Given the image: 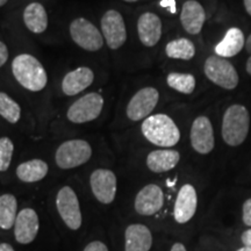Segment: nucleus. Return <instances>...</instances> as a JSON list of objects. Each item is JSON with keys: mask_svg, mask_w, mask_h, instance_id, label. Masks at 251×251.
I'll use <instances>...</instances> for the list:
<instances>
[{"mask_svg": "<svg viewBox=\"0 0 251 251\" xmlns=\"http://www.w3.org/2000/svg\"><path fill=\"white\" fill-rule=\"evenodd\" d=\"M12 72L18 83L31 92H40L48 83L46 69L33 55H18L12 62Z\"/></svg>", "mask_w": 251, "mask_h": 251, "instance_id": "1", "label": "nucleus"}, {"mask_svg": "<svg viewBox=\"0 0 251 251\" xmlns=\"http://www.w3.org/2000/svg\"><path fill=\"white\" fill-rule=\"evenodd\" d=\"M141 130L150 143L162 148H171L180 140L179 128L166 114H155L144 119Z\"/></svg>", "mask_w": 251, "mask_h": 251, "instance_id": "2", "label": "nucleus"}, {"mask_svg": "<svg viewBox=\"0 0 251 251\" xmlns=\"http://www.w3.org/2000/svg\"><path fill=\"white\" fill-rule=\"evenodd\" d=\"M250 129V115L246 106L231 105L222 119V139L228 146L237 147L246 141Z\"/></svg>", "mask_w": 251, "mask_h": 251, "instance_id": "3", "label": "nucleus"}, {"mask_svg": "<svg viewBox=\"0 0 251 251\" xmlns=\"http://www.w3.org/2000/svg\"><path fill=\"white\" fill-rule=\"evenodd\" d=\"M92 156V148L85 140H69L56 150L55 161L63 170L75 169L85 164Z\"/></svg>", "mask_w": 251, "mask_h": 251, "instance_id": "4", "label": "nucleus"}, {"mask_svg": "<svg viewBox=\"0 0 251 251\" xmlns=\"http://www.w3.org/2000/svg\"><path fill=\"white\" fill-rule=\"evenodd\" d=\"M206 77L212 83L225 90H234L238 85V74L234 65L227 58L212 55L206 59L203 65Z\"/></svg>", "mask_w": 251, "mask_h": 251, "instance_id": "5", "label": "nucleus"}, {"mask_svg": "<svg viewBox=\"0 0 251 251\" xmlns=\"http://www.w3.org/2000/svg\"><path fill=\"white\" fill-rule=\"evenodd\" d=\"M102 108L103 98L101 94L91 92L72 103L68 109L67 117L72 124H86L99 118Z\"/></svg>", "mask_w": 251, "mask_h": 251, "instance_id": "6", "label": "nucleus"}, {"mask_svg": "<svg viewBox=\"0 0 251 251\" xmlns=\"http://www.w3.org/2000/svg\"><path fill=\"white\" fill-rule=\"evenodd\" d=\"M71 39L86 51H98L103 46V36L98 28L85 18H77L70 24Z\"/></svg>", "mask_w": 251, "mask_h": 251, "instance_id": "7", "label": "nucleus"}, {"mask_svg": "<svg viewBox=\"0 0 251 251\" xmlns=\"http://www.w3.org/2000/svg\"><path fill=\"white\" fill-rule=\"evenodd\" d=\"M56 207L68 228L77 230L81 226V212L76 192L70 186H64L58 191L56 197Z\"/></svg>", "mask_w": 251, "mask_h": 251, "instance_id": "8", "label": "nucleus"}, {"mask_svg": "<svg viewBox=\"0 0 251 251\" xmlns=\"http://www.w3.org/2000/svg\"><path fill=\"white\" fill-rule=\"evenodd\" d=\"M159 99V93L155 87H143L134 94L133 98L128 102L126 114L131 121L144 120L150 117L157 106Z\"/></svg>", "mask_w": 251, "mask_h": 251, "instance_id": "9", "label": "nucleus"}, {"mask_svg": "<svg viewBox=\"0 0 251 251\" xmlns=\"http://www.w3.org/2000/svg\"><path fill=\"white\" fill-rule=\"evenodd\" d=\"M101 34L111 49H119L126 43L127 30L122 15L115 9H109L101 18Z\"/></svg>", "mask_w": 251, "mask_h": 251, "instance_id": "10", "label": "nucleus"}, {"mask_svg": "<svg viewBox=\"0 0 251 251\" xmlns=\"http://www.w3.org/2000/svg\"><path fill=\"white\" fill-rule=\"evenodd\" d=\"M117 176L108 169L94 170L90 177L91 190L99 202L112 203L117 194Z\"/></svg>", "mask_w": 251, "mask_h": 251, "instance_id": "11", "label": "nucleus"}, {"mask_svg": "<svg viewBox=\"0 0 251 251\" xmlns=\"http://www.w3.org/2000/svg\"><path fill=\"white\" fill-rule=\"evenodd\" d=\"M191 146L198 153L207 155L214 149L215 139L212 122L207 117H198L193 121L190 133Z\"/></svg>", "mask_w": 251, "mask_h": 251, "instance_id": "12", "label": "nucleus"}, {"mask_svg": "<svg viewBox=\"0 0 251 251\" xmlns=\"http://www.w3.org/2000/svg\"><path fill=\"white\" fill-rule=\"evenodd\" d=\"M164 205V193L158 185L149 184L144 186L135 198V211L140 215L150 216L156 214Z\"/></svg>", "mask_w": 251, "mask_h": 251, "instance_id": "13", "label": "nucleus"}, {"mask_svg": "<svg viewBox=\"0 0 251 251\" xmlns=\"http://www.w3.org/2000/svg\"><path fill=\"white\" fill-rule=\"evenodd\" d=\"M40 221L37 213L31 208H25L18 213L14 225L15 240L20 244H29L39 233Z\"/></svg>", "mask_w": 251, "mask_h": 251, "instance_id": "14", "label": "nucleus"}, {"mask_svg": "<svg viewBox=\"0 0 251 251\" xmlns=\"http://www.w3.org/2000/svg\"><path fill=\"white\" fill-rule=\"evenodd\" d=\"M198 196L197 191L191 184H185L178 192L176 199L174 216L176 222L183 225L190 221L197 212Z\"/></svg>", "mask_w": 251, "mask_h": 251, "instance_id": "15", "label": "nucleus"}, {"mask_svg": "<svg viewBox=\"0 0 251 251\" xmlns=\"http://www.w3.org/2000/svg\"><path fill=\"white\" fill-rule=\"evenodd\" d=\"M137 34L143 46L153 47L162 37V21L151 12H146L137 20Z\"/></svg>", "mask_w": 251, "mask_h": 251, "instance_id": "16", "label": "nucleus"}, {"mask_svg": "<svg viewBox=\"0 0 251 251\" xmlns=\"http://www.w3.org/2000/svg\"><path fill=\"white\" fill-rule=\"evenodd\" d=\"M206 20V13L202 5L197 0H187L184 2L180 12V23L185 31L191 35H197L201 31Z\"/></svg>", "mask_w": 251, "mask_h": 251, "instance_id": "17", "label": "nucleus"}, {"mask_svg": "<svg viewBox=\"0 0 251 251\" xmlns=\"http://www.w3.org/2000/svg\"><path fill=\"white\" fill-rule=\"evenodd\" d=\"M94 74L90 68L81 67L65 75L62 80V91L65 96L72 97L83 92L92 85Z\"/></svg>", "mask_w": 251, "mask_h": 251, "instance_id": "18", "label": "nucleus"}, {"mask_svg": "<svg viewBox=\"0 0 251 251\" xmlns=\"http://www.w3.org/2000/svg\"><path fill=\"white\" fill-rule=\"evenodd\" d=\"M152 246V235L144 225H130L125 233L126 251H149Z\"/></svg>", "mask_w": 251, "mask_h": 251, "instance_id": "19", "label": "nucleus"}, {"mask_svg": "<svg viewBox=\"0 0 251 251\" xmlns=\"http://www.w3.org/2000/svg\"><path fill=\"white\" fill-rule=\"evenodd\" d=\"M180 155L177 150L159 149L153 150L147 157V166L155 174H163L175 169L179 163Z\"/></svg>", "mask_w": 251, "mask_h": 251, "instance_id": "20", "label": "nucleus"}, {"mask_svg": "<svg viewBox=\"0 0 251 251\" xmlns=\"http://www.w3.org/2000/svg\"><path fill=\"white\" fill-rule=\"evenodd\" d=\"M246 46L243 31L240 28H230L224 39H222L215 47V54L224 58H230L236 56L243 47Z\"/></svg>", "mask_w": 251, "mask_h": 251, "instance_id": "21", "label": "nucleus"}, {"mask_svg": "<svg viewBox=\"0 0 251 251\" xmlns=\"http://www.w3.org/2000/svg\"><path fill=\"white\" fill-rule=\"evenodd\" d=\"M24 23L34 34H41L48 27V14L45 6L40 2H31L24 11Z\"/></svg>", "mask_w": 251, "mask_h": 251, "instance_id": "22", "label": "nucleus"}, {"mask_svg": "<svg viewBox=\"0 0 251 251\" xmlns=\"http://www.w3.org/2000/svg\"><path fill=\"white\" fill-rule=\"evenodd\" d=\"M48 164L42 159H30L21 163L17 169L18 178L24 183H36L48 174Z\"/></svg>", "mask_w": 251, "mask_h": 251, "instance_id": "23", "label": "nucleus"}, {"mask_svg": "<svg viewBox=\"0 0 251 251\" xmlns=\"http://www.w3.org/2000/svg\"><path fill=\"white\" fill-rule=\"evenodd\" d=\"M165 54L168 57L174 59L190 61L196 55V46L191 40L180 37V39L170 41L166 45Z\"/></svg>", "mask_w": 251, "mask_h": 251, "instance_id": "24", "label": "nucleus"}, {"mask_svg": "<svg viewBox=\"0 0 251 251\" xmlns=\"http://www.w3.org/2000/svg\"><path fill=\"white\" fill-rule=\"evenodd\" d=\"M18 202L13 194L0 196V228L8 230L15 225Z\"/></svg>", "mask_w": 251, "mask_h": 251, "instance_id": "25", "label": "nucleus"}, {"mask_svg": "<svg viewBox=\"0 0 251 251\" xmlns=\"http://www.w3.org/2000/svg\"><path fill=\"white\" fill-rule=\"evenodd\" d=\"M168 85L183 94H191L196 89V78L191 74H181V72H171L166 77Z\"/></svg>", "mask_w": 251, "mask_h": 251, "instance_id": "26", "label": "nucleus"}, {"mask_svg": "<svg viewBox=\"0 0 251 251\" xmlns=\"http://www.w3.org/2000/svg\"><path fill=\"white\" fill-rule=\"evenodd\" d=\"M0 117L9 124H17L21 118V107L8 94L0 92Z\"/></svg>", "mask_w": 251, "mask_h": 251, "instance_id": "27", "label": "nucleus"}, {"mask_svg": "<svg viewBox=\"0 0 251 251\" xmlns=\"http://www.w3.org/2000/svg\"><path fill=\"white\" fill-rule=\"evenodd\" d=\"M14 144L8 137L0 139V172L8 170L11 165L12 157H13Z\"/></svg>", "mask_w": 251, "mask_h": 251, "instance_id": "28", "label": "nucleus"}, {"mask_svg": "<svg viewBox=\"0 0 251 251\" xmlns=\"http://www.w3.org/2000/svg\"><path fill=\"white\" fill-rule=\"evenodd\" d=\"M244 225L251 227V198L244 201L243 203V215H242Z\"/></svg>", "mask_w": 251, "mask_h": 251, "instance_id": "29", "label": "nucleus"}, {"mask_svg": "<svg viewBox=\"0 0 251 251\" xmlns=\"http://www.w3.org/2000/svg\"><path fill=\"white\" fill-rule=\"evenodd\" d=\"M84 251H108V248L100 241H93V242L87 244Z\"/></svg>", "mask_w": 251, "mask_h": 251, "instance_id": "30", "label": "nucleus"}, {"mask_svg": "<svg viewBox=\"0 0 251 251\" xmlns=\"http://www.w3.org/2000/svg\"><path fill=\"white\" fill-rule=\"evenodd\" d=\"M7 59H8L7 46H6L4 42H1V41H0V68H1L2 65L7 62Z\"/></svg>", "mask_w": 251, "mask_h": 251, "instance_id": "31", "label": "nucleus"}, {"mask_svg": "<svg viewBox=\"0 0 251 251\" xmlns=\"http://www.w3.org/2000/svg\"><path fill=\"white\" fill-rule=\"evenodd\" d=\"M241 241H242L244 247L251 249V228L247 229V230L244 231V233L242 234V236H241Z\"/></svg>", "mask_w": 251, "mask_h": 251, "instance_id": "32", "label": "nucleus"}, {"mask_svg": "<svg viewBox=\"0 0 251 251\" xmlns=\"http://www.w3.org/2000/svg\"><path fill=\"white\" fill-rule=\"evenodd\" d=\"M170 251H186V248H185L183 243H175Z\"/></svg>", "mask_w": 251, "mask_h": 251, "instance_id": "33", "label": "nucleus"}, {"mask_svg": "<svg viewBox=\"0 0 251 251\" xmlns=\"http://www.w3.org/2000/svg\"><path fill=\"white\" fill-rule=\"evenodd\" d=\"M0 251H14V249L8 243H1L0 244Z\"/></svg>", "mask_w": 251, "mask_h": 251, "instance_id": "34", "label": "nucleus"}, {"mask_svg": "<svg viewBox=\"0 0 251 251\" xmlns=\"http://www.w3.org/2000/svg\"><path fill=\"white\" fill-rule=\"evenodd\" d=\"M244 1V7H246L247 13L251 17V0H243Z\"/></svg>", "mask_w": 251, "mask_h": 251, "instance_id": "35", "label": "nucleus"}, {"mask_svg": "<svg viewBox=\"0 0 251 251\" xmlns=\"http://www.w3.org/2000/svg\"><path fill=\"white\" fill-rule=\"evenodd\" d=\"M244 48H246L247 52H249V54L251 55V34L246 41V46H244Z\"/></svg>", "mask_w": 251, "mask_h": 251, "instance_id": "36", "label": "nucleus"}, {"mask_svg": "<svg viewBox=\"0 0 251 251\" xmlns=\"http://www.w3.org/2000/svg\"><path fill=\"white\" fill-rule=\"evenodd\" d=\"M246 69H247V72H248V74H249L250 76H251V55H250V57L248 58V61H247Z\"/></svg>", "mask_w": 251, "mask_h": 251, "instance_id": "37", "label": "nucleus"}, {"mask_svg": "<svg viewBox=\"0 0 251 251\" xmlns=\"http://www.w3.org/2000/svg\"><path fill=\"white\" fill-rule=\"evenodd\" d=\"M236 251H251V249H249V248H247V247H242V248H240V249H237Z\"/></svg>", "mask_w": 251, "mask_h": 251, "instance_id": "38", "label": "nucleus"}, {"mask_svg": "<svg viewBox=\"0 0 251 251\" xmlns=\"http://www.w3.org/2000/svg\"><path fill=\"white\" fill-rule=\"evenodd\" d=\"M7 1L8 0H0V7H1V6H4Z\"/></svg>", "mask_w": 251, "mask_h": 251, "instance_id": "39", "label": "nucleus"}, {"mask_svg": "<svg viewBox=\"0 0 251 251\" xmlns=\"http://www.w3.org/2000/svg\"><path fill=\"white\" fill-rule=\"evenodd\" d=\"M125 1H127V2H135V1H137V0H125Z\"/></svg>", "mask_w": 251, "mask_h": 251, "instance_id": "40", "label": "nucleus"}]
</instances>
